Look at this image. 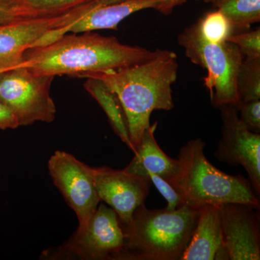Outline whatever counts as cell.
<instances>
[{
    "instance_id": "8",
    "label": "cell",
    "mask_w": 260,
    "mask_h": 260,
    "mask_svg": "<svg viewBox=\"0 0 260 260\" xmlns=\"http://www.w3.org/2000/svg\"><path fill=\"white\" fill-rule=\"evenodd\" d=\"M98 6L91 3L42 16L0 24V70L24 64L25 51L47 32L71 25Z\"/></svg>"
},
{
    "instance_id": "1",
    "label": "cell",
    "mask_w": 260,
    "mask_h": 260,
    "mask_svg": "<svg viewBox=\"0 0 260 260\" xmlns=\"http://www.w3.org/2000/svg\"><path fill=\"white\" fill-rule=\"evenodd\" d=\"M64 34L46 45L30 48L24 64L44 74L88 78L151 59L157 49L121 44L117 38L93 31Z\"/></svg>"
},
{
    "instance_id": "26",
    "label": "cell",
    "mask_w": 260,
    "mask_h": 260,
    "mask_svg": "<svg viewBox=\"0 0 260 260\" xmlns=\"http://www.w3.org/2000/svg\"><path fill=\"white\" fill-rule=\"evenodd\" d=\"M121 1H123V0H102L99 3V5H110ZM186 1H187V0H186Z\"/></svg>"
},
{
    "instance_id": "17",
    "label": "cell",
    "mask_w": 260,
    "mask_h": 260,
    "mask_svg": "<svg viewBox=\"0 0 260 260\" xmlns=\"http://www.w3.org/2000/svg\"><path fill=\"white\" fill-rule=\"evenodd\" d=\"M217 8L226 18L232 34L250 30L260 21V0H216Z\"/></svg>"
},
{
    "instance_id": "12",
    "label": "cell",
    "mask_w": 260,
    "mask_h": 260,
    "mask_svg": "<svg viewBox=\"0 0 260 260\" xmlns=\"http://www.w3.org/2000/svg\"><path fill=\"white\" fill-rule=\"evenodd\" d=\"M186 0H123L113 4L99 5L71 25L61 30H52L41 38L34 47L46 45L64 34H80L103 29L117 30L119 24L128 16L145 9H155L164 14L172 13Z\"/></svg>"
},
{
    "instance_id": "19",
    "label": "cell",
    "mask_w": 260,
    "mask_h": 260,
    "mask_svg": "<svg viewBox=\"0 0 260 260\" xmlns=\"http://www.w3.org/2000/svg\"><path fill=\"white\" fill-rule=\"evenodd\" d=\"M198 23L202 35L208 42H225L232 34L229 22L218 10L207 13Z\"/></svg>"
},
{
    "instance_id": "24",
    "label": "cell",
    "mask_w": 260,
    "mask_h": 260,
    "mask_svg": "<svg viewBox=\"0 0 260 260\" xmlns=\"http://www.w3.org/2000/svg\"><path fill=\"white\" fill-rule=\"evenodd\" d=\"M102 0H28L27 3L36 9L59 11L73 9L82 5L100 3Z\"/></svg>"
},
{
    "instance_id": "29",
    "label": "cell",
    "mask_w": 260,
    "mask_h": 260,
    "mask_svg": "<svg viewBox=\"0 0 260 260\" xmlns=\"http://www.w3.org/2000/svg\"><path fill=\"white\" fill-rule=\"evenodd\" d=\"M3 71H4V70H0V73H1V72H3Z\"/></svg>"
},
{
    "instance_id": "11",
    "label": "cell",
    "mask_w": 260,
    "mask_h": 260,
    "mask_svg": "<svg viewBox=\"0 0 260 260\" xmlns=\"http://www.w3.org/2000/svg\"><path fill=\"white\" fill-rule=\"evenodd\" d=\"M93 175L99 199L115 211L121 223H129L148 197L150 178L107 167L93 168Z\"/></svg>"
},
{
    "instance_id": "28",
    "label": "cell",
    "mask_w": 260,
    "mask_h": 260,
    "mask_svg": "<svg viewBox=\"0 0 260 260\" xmlns=\"http://www.w3.org/2000/svg\"><path fill=\"white\" fill-rule=\"evenodd\" d=\"M17 1L25 2V3H27V1H28V0H17Z\"/></svg>"
},
{
    "instance_id": "7",
    "label": "cell",
    "mask_w": 260,
    "mask_h": 260,
    "mask_svg": "<svg viewBox=\"0 0 260 260\" xmlns=\"http://www.w3.org/2000/svg\"><path fill=\"white\" fill-rule=\"evenodd\" d=\"M124 235L115 211L104 203L98 206L88 221L55 251L52 257L80 259H116L124 247Z\"/></svg>"
},
{
    "instance_id": "27",
    "label": "cell",
    "mask_w": 260,
    "mask_h": 260,
    "mask_svg": "<svg viewBox=\"0 0 260 260\" xmlns=\"http://www.w3.org/2000/svg\"><path fill=\"white\" fill-rule=\"evenodd\" d=\"M216 0H205L206 3H210V2H215Z\"/></svg>"
},
{
    "instance_id": "15",
    "label": "cell",
    "mask_w": 260,
    "mask_h": 260,
    "mask_svg": "<svg viewBox=\"0 0 260 260\" xmlns=\"http://www.w3.org/2000/svg\"><path fill=\"white\" fill-rule=\"evenodd\" d=\"M156 127L155 122L145 130L134 158L124 170L145 177H148L147 173H153L169 181L177 174L179 162L178 159L168 156L159 147L155 138Z\"/></svg>"
},
{
    "instance_id": "18",
    "label": "cell",
    "mask_w": 260,
    "mask_h": 260,
    "mask_svg": "<svg viewBox=\"0 0 260 260\" xmlns=\"http://www.w3.org/2000/svg\"><path fill=\"white\" fill-rule=\"evenodd\" d=\"M237 90L239 103L260 100V57L243 59L237 74Z\"/></svg>"
},
{
    "instance_id": "23",
    "label": "cell",
    "mask_w": 260,
    "mask_h": 260,
    "mask_svg": "<svg viewBox=\"0 0 260 260\" xmlns=\"http://www.w3.org/2000/svg\"><path fill=\"white\" fill-rule=\"evenodd\" d=\"M147 176L150 178V181L157 188L159 192L167 200L168 205L166 209L174 210L181 205H184L181 195L171 185L169 181L153 173L148 172Z\"/></svg>"
},
{
    "instance_id": "21",
    "label": "cell",
    "mask_w": 260,
    "mask_h": 260,
    "mask_svg": "<svg viewBox=\"0 0 260 260\" xmlns=\"http://www.w3.org/2000/svg\"><path fill=\"white\" fill-rule=\"evenodd\" d=\"M227 41L237 46L244 58L260 57L259 28L232 34Z\"/></svg>"
},
{
    "instance_id": "10",
    "label": "cell",
    "mask_w": 260,
    "mask_h": 260,
    "mask_svg": "<svg viewBox=\"0 0 260 260\" xmlns=\"http://www.w3.org/2000/svg\"><path fill=\"white\" fill-rule=\"evenodd\" d=\"M221 116V138L214 155L219 161L232 167L242 166L256 194H260V135L254 133L240 120L236 106L218 107Z\"/></svg>"
},
{
    "instance_id": "14",
    "label": "cell",
    "mask_w": 260,
    "mask_h": 260,
    "mask_svg": "<svg viewBox=\"0 0 260 260\" xmlns=\"http://www.w3.org/2000/svg\"><path fill=\"white\" fill-rule=\"evenodd\" d=\"M226 259L219 205L200 207L199 217L181 260Z\"/></svg>"
},
{
    "instance_id": "3",
    "label": "cell",
    "mask_w": 260,
    "mask_h": 260,
    "mask_svg": "<svg viewBox=\"0 0 260 260\" xmlns=\"http://www.w3.org/2000/svg\"><path fill=\"white\" fill-rule=\"evenodd\" d=\"M200 208L149 210L144 203L121 223L124 247L116 259L181 260L194 232Z\"/></svg>"
},
{
    "instance_id": "4",
    "label": "cell",
    "mask_w": 260,
    "mask_h": 260,
    "mask_svg": "<svg viewBox=\"0 0 260 260\" xmlns=\"http://www.w3.org/2000/svg\"><path fill=\"white\" fill-rule=\"evenodd\" d=\"M206 143L201 138L189 140L179 150V171L169 182L184 205L200 208L205 205L241 203L259 210V200L249 179L219 170L205 155Z\"/></svg>"
},
{
    "instance_id": "25",
    "label": "cell",
    "mask_w": 260,
    "mask_h": 260,
    "mask_svg": "<svg viewBox=\"0 0 260 260\" xmlns=\"http://www.w3.org/2000/svg\"><path fill=\"white\" fill-rule=\"evenodd\" d=\"M18 126V119L14 114L0 101V129H14Z\"/></svg>"
},
{
    "instance_id": "5",
    "label": "cell",
    "mask_w": 260,
    "mask_h": 260,
    "mask_svg": "<svg viewBox=\"0 0 260 260\" xmlns=\"http://www.w3.org/2000/svg\"><path fill=\"white\" fill-rule=\"evenodd\" d=\"M191 62L207 70L204 85L213 107L237 106V78L244 56L232 42H208L202 35L198 22L184 29L177 39Z\"/></svg>"
},
{
    "instance_id": "22",
    "label": "cell",
    "mask_w": 260,
    "mask_h": 260,
    "mask_svg": "<svg viewBox=\"0 0 260 260\" xmlns=\"http://www.w3.org/2000/svg\"><path fill=\"white\" fill-rule=\"evenodd\" d=\"M236 107L243 124L252 133L259 134L260 100L239 103Z\"/></svg>"
},
{
    "instance_id": "6",
    "label": "cell",
    "mask_w": 260,
    "mask_h": 260,
    "mask_svg": "<svg viewBox=\"0 0 260 260\" xmlns=\"http://www.w3.org/2000/svg\"><path fill=\"white\" fill-rule=\"evenodd\" d=\"M54 78L25 64L0 73V101L14 114L19 126L55 119L56 106L50 93Z\"/></svg>"
},
{
    "instance_id": "16",
    "label": "cell",
    "mask_w": 260,
    "mask_h": 260,
    "mask_svg": "<svg viewBox=\"0 0 260 260\" xmlns=\"http://www.w3.org/2000/svg\"><path fill=\"white\" fill-rule=\"evenodd\" d=\"M84 88L102 108L116 135L135 153L134 147L130 140L125 112L117 95L97 78H88L84 83Z\"/></svg>"
},
{
    "instance_id": "2",
    "label": "cell",
    "mask_w": 260,
    "mask_h": 260,
    "mask_svg": "<svg viewBox=\"0 0 260 260\" xmlns=\"http://www.w3.org/2000/svg\"><path fill=\"white\" fill-rule=\"evenodd\" d=\"M178 70L176 53L157 49L156 54L148 60L90 77L102 80L120 100L134 153L139 148L145 130L150 125L153 111H169L174 108L172 85L177 79Z\"/></svg>"
},
{
    "instance_id": "20",
    "label": "cell",
    "mask_w": 260,
    "mask_h": 260,
    "mask_svg": "<svg viewBox=\"0 0 260 260\" xmlns=\"http://www.w3.org/2000/svg\"><path fill=\"white\" fill-rule=\"evenodd\" d=\"M47 14L44 10L36 9L25 2L0 0V24Z\"/></svg>"
},
{
    "instance_id": "9",
    "label": "cell",
    "mask_w": 260,
    "mask_h": 260,
    "mask_svg": "<svg viewBox=\"0 0 260 260\" xmlns=\"http://www.w3.org/2000/svg\"><path fill=\"white\" fill-rule=\"evenodd\" d=\"M48 169L54 185L76 214L78 226L85 225L101 202L94 181L93 168L71 153L56 150L49 159Z\"/></svg>"
},
{
    "instance_id": "13",
    "label": "cell",
    "mask_w": 260,
    "mask_h": 260,
    "mask_svg": "<svg viewBox=\"0 0 260 260\" xmlns=\"http://www.w3.org/2000/svg\"><path fill=\"white\" fill-rule=\"evenodd\" d=\"M226 259L259 260L260 232L256 208L241 203L219 205Z\"/></svg>"
}]
</instances>
